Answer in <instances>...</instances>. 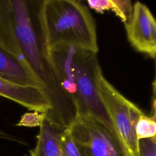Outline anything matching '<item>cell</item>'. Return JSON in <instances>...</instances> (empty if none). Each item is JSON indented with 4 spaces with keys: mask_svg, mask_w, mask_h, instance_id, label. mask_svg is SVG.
Listing matches in <instances>:
<instances>
[{
    "mask_svg": "<svg viewBox=\"0 0 156 156\" xmlns=\"http://www.w3.org/2000/svg\"><path fill=\"white\" fill-rule=\"evenodd\" d=\"M37 15L46 51L68 44L98 52L95 21L80 1H37Z\"/></svg>",
    "mask_w": 156,
    "mask_h": 156,
    "instance_id": "3957f363",
    "label": "cell"
},
{
    "mask_svg": "<svg viewBox=\"0 0 156 156\" xmlns=\"http://www.w3.org/2000/svg\"><path fill=\"white\" fill-rule=\"evenodd\" d=\"M68 128L82 156H131L116 130L90 115L76 117Z\"/></svg>",
    "mask_w": 156,
    "mask_h": 156,
    "instance_id": "277c9868",
    "label": "cell"
},
{
    "mask_svg": "<svg viewBox=\"0 0 156 156\" xmlns=\"http://www.w3.org/2000/svg\"><path fill=\"white\" fill-rule=\"evenodd\" d=\"M131 45L138 51L152 58L156 55V22L149 8L137 1L133 6L131 18L125 24Z\"/></svg>",
    "mask_w": 156,
    "mask_h": 156,
    "instance_id": "8992f818",
    "label": "cell"
},
{
    "mask_svg": "<svg viewBox=\"0 0 156 156\" xmlns=\"http://www.w3.org/2000/svg\"><path fill=\"white\" fill-rule=\"evenodd\" d=\"M47 55L60 88L75 107L77 117L90 115L115 129L99 93L98 82L102 71L98 52L62 44L47 50Z\"/></svg>",
    "mask_w": 156,
    "mask_h": 156,
    "instance_id": "7a4b0ae2",
    "label": "cell"
},
{
    "mask_svg": "<svg viewBox=\"0 0 156 156\" xmlns=\"http://www.w3.org/2000/svg\"><path fill=\"white\" fill-rule=\"evenodd\" d=\"M66 129L46 115L40 127L36 146L29 151L30 156H61L60 136Z\"/></svg>",
    "mask_w": 156,
    "mask_h": 156,
    "instance_id": "ba28073f",
    "label": "cell"
},
{
    "mask_svg": "<svg viewBox=\"0 0 156 156\" xmlns=\"http://www.w3.org/2000/svg\"><path fill=\"white\" fill-rule=\"evenodd\" d=\"M0 96L29 110L46 112L51 109L45 92L40 87L20 85L0 78Z\"/></svg>",
    "mask_w": 156,
    "mask_h": 156,
    "instance_id": "52a82bcc",
    "label": "cell"
},
{
    "mask_svg": "<svg viewBox=\"0 0 156 156\" xmlns=\"http://www.w3.org/2000/svg\"><path fill=\"white\" fill-rule=\"evenodd\" d=\"M98 88L105 109L131 156H139L135 127L139 118L144 113L121 94L103 74L99 78Z\"/></svg>",
    "mask_w": 156,
    "mask_h": 156,
    "instance_id": "5b68a950",
    "label": "cell"
},
{
    "mask_svg": "<svg viewBox=\"0 0 156 156\" xmlns=\"http://www.w3.org/2000/svg\"><path fill=\"white\" fill-rule=\"evenodd\" d=\"M135 133L138 140L155 136L156 116L155 113L148 116L144 113L139 118L135 127Z\"/></svg>",
    "mask_w": 156,
    "mask_h": 156,
    "instance_id": "8fae6325",
    "label": "cell"
},
{
    "mask_svg": "<svg viewBox=\"0 0 156 156\" xmlns=\"http://www.w3.org/2000/svg\"><path fill=\"white\" fill-rule=\"evenodd\" d=\"M47 112H41L33 111V112H27L23 115L15 125L16 126H23L28 127H40L46 117Z\"/></svg>",
    "mask_w": 156,
    "mask_h": 156,
    "instance_id": "4fadbf2b",
    "label": "cell"
},
{
    "mask_svg": "<svg viewBox=\"0 0 156 156\" xmlns=\"http://www.w3.org/2000/svg\"><path fill=\"white\" fill-rule=\"evenodd\" d=\"M88 6L98 13L111 10L125 24L130 20L133 6L130 0H88Z\"/></svg>",
    "mask_w": 156,
    "mask_h": 156,
    "instance_id": "30bf717a",
    "label": "cell"
},
{
    "mask_svg": "<svg viewBox=\"0 0 156 156\" xmlns=\"http://www.w3.org/2000/svg\"><path fill=\"white\" fill-rule=\"evenodd\" d=\"M0 46L13 55L41 83L51 104L47 117L68 128L75 120V107L60 88L50 65L37 15V1L0 2Z\"/></svg>",
    "mask_w": 156,
    "mask_h": 156,
    "instance_id": "6da1fadb",
    "label": "cell"
},
{
    "mask_svg": "<svg viewBox=\"0 0 156 156\" xmlns=\"http://www.w3.org/2000/svg\"><path fill=\"white\" fill-rule=\"evenodd\" d=\"M138 149L139 156H156V137L139 140Z\"/></svg>",
    "mask_w": 156,
    "mask_h": 156,
    "instance_id": "5bb4252c",
    "label": "cell"
},
{
    "mask_svg": "<svg viewBox=\"0 0 156 156\" xmlns=\"http://www.w3.org/2000/svg\"><path fill=\"white\" fill-rule=\"evenodd\" d=\"M61 156H82L68 128L62 133L60 140Z\"/></svg>",
    "mask_w": 156,
    "mask_h": 156,
    "instance_id": "7c38bea8",
    "label": "cell"
},
{
    "mask_svg": "<svg viewBox=\"0 0 156 156\" xmlns=\"http://www.w3.org/2000/svg\"><path fill=\"white\" fill-rule=\"evenodd\" d=\"M0 78L15 84L37 87L43 90L38 80L27 71L13 55L1 46Z\"/></svg>",
    "mask_w": 156,
    "mask_h": 156,
    "instance_id": "9c48e42d",
    "label": "cell"
}]
</instances>
